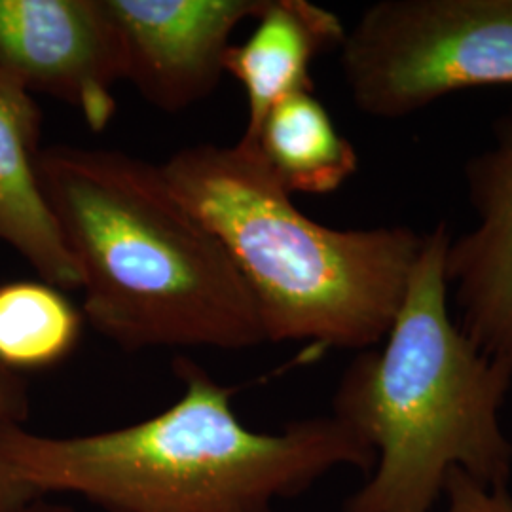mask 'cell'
<instances>
[{"label":"cell","mask_w":512,"mask_h":512,"mask_svg":"<svg viewBox=\"0 0 512 512\" xmlns=\"http://www.w3.org/2000/svg\"><path fill=\"white\" fill-rule=\"evenodd\" d=\"M38 177L80 274L84 317L112 344L234 351L266 342L234 260L162 165L54 145L40 150Z\"/></svg>","instance_id":"obj_1"},{"label":"cell","mask_w":512,"mask_h":512,"mask_svg":"<svg viewBox=\"0 0 512 512\" xmlns=\"http://www.w3.org/2000/svg\"><path fill=\"white\" fill-rule=\"evenodd\" d=\"M173 372L181 399L148 420L78 437L12 425L0 458L38 497L80 495L107 512H274L334 469H374L372 448L332 414L260 433L234 412L232 387L186 357Z\"/></svg>","instance_id":"obj_2"},{"label":"cell","mask_w":512,"mask_h":512,"mask_svg":"<svg viewBox=\"0 0 512 512\" xmlns=\"http://www.w3.org/2000/svg\"><path fill=\"white\" fill-rule=\"evenodd\" d=\"M450 239L446 224L423 236L382 346L351 361L332 397L330 414L376 454L344 512H435L452 469L509 488L512 442L501 408L512 355L482 353L452 321Z\"/></svg>","instance_id":"obj_3"},{"label":"cell","mask_w":512,"mask_h":512,"mask_svg":"<svg viewBox=\"0 0 512 512\" xmlns=\"http://www.w3.org/2000/svg\"><path fill=\"white\" fill-rule=\"evenodd\" d=\"M162 171L234 260L255 296L266 342L361 351L384 342L420 255L418 232L315 222L239 141L183 148Z\"/></svg>","instance_id":"obj_4"},{"label":"cell","mask_w":512,"mask_h":512,"mask_svg":"<svg viewBox=\"0 0 512 512\" xmlns=\"http://www.w3.org/2000/svg\"><path fill=\"white\" fill-rule=\"evenodd\" d=\"M340 65L357 109L384 120L512 86V0H380L346 33Z\"/></svg>","instance_id":"obj_5"},{"label":"cell","mask_w":512,"mask_h":512,"mask_svg":"<svg viewBox=\"0 0 512 512\" xmlns=\"http://www.w3.org/2000/svg\"><path fill=\"white\" fill-rule=\"evenodd\" d=\"M0 73L107 128L124 61L105 0H0Z\"/></svg>","instance_id":"obj_6"},{"label":"cell","mask_w":512,"mask_h":512,"mask_svg":"<svg viewBox=\"0 0 512 512\" xmlns=\"http://www.w3.org/2000/svg\"><path fill=\"white\" fill-rule=\"evenodd\" d=\"M268 0H105L118 33L124 80L154 107L179 112L205 99L224 73L241 21Z\"/></svg>","instance_id":"obj_7"},{"label":"cell","mask_w":512,"mask_h":512,"mask_svg":"<svg viewBox=\"0 0 512 512\" xmlns=\"http://www.w3.org/2000/svg\"><path fill=\"white\" fill-rule=\"evenodd\" d=\"M465 183L476 224L446 253L459 329L486 355H512V107L497 118L490 147L467 162Z\"/></svg>","instance_id":"obj_8"},{"label":"cell","mask_w":512,"mask_h":512,"mask_svg":"<svg viewBox=\"0 0 512 512\" xmlns=\"http://www.w3.org/2000/svg\"><path fill=\"white\" fill-rule=\"evenodd\" d=\"M42 110L33 93L0 73V241L18 251L42 281L80 289L69 253L38 177Z\"/></svg>","instance_id":"obj_9"},{"label":"cell","mask_w":512,"mask_h":512,"mask_svg":"<svg viewBox=\"0 0 512 512\" xmlns=\"http://www.w3.org/2000/svg\"><path fill=\"white\" fill-rule=\"evenodd\" d=\"M255 31L230 44L224 73L234 76L247 95V128L255 133L268 110L294 93L313 92L311 63L340 48L346 29L336 14L308 0H268Z\"/></svg>","instance_id":"obj_10"},{"label":"cell","mask_w":512,"mask_h":512,"mask_svg":"<svg viewBox=\"0 0 512 512\" xmlns=\"http://www.w3.org/2000/svg\"><path fill=\"white\" fill-rule=\"evenodd\" d=\"M239 143L255 150L289 196L330 194L357 171L353 145L334 126L313 92L294 93L268 110L251 137Z\"/></svg>","instance_id":"obj_11"},{"label":"cell","mask_w":512,"mask_h":512,"mask_svg":"<svg viewBox=\"0 0 512 512\" xmlns=\"http://www.w3.org/2000/svg\"><path fill=\"white\" fill-rule=\"evenodd\" d=\"M82 313L46 281L0 285V366L14 372L46 370L73 355Z\"/></svg>","instance_id":"obj_12"},{"label":"cell","mask_w":512,"mask_h":512,"mask_svg":"<svg viewBox=\"0 0 512 512\" xmlns=\"http://www.w3.org/2000/svg\"><path fill=\"white\" fill-rule=\"evenodd\" d=\"M31 412L29 384L23 374L0 366V435L12 425H25ZM44 499L27 488L0 458V512L18 511Z\"/></svg>","instance_id":"obj_13"},{"label":"cell","mask_w":512,"mask_h":512,"mask_svg":"<svg viewBox=\"0 0 512 512\" xmlns=\"http://www.w3.org/2000/svg\"><path fill=\"white\" fill-rule=\"evenodd\" d=\"M442 499V512H512L509 488H488L461 469L446 476Z\"/></svg>","instance_id":"obj_14"},{"label":"cell","mask_w":512,"mask_h":512,"mask_svg":"<svg viewBox=\"0 0 512 512\" xmlns=\"http://www.w3.org/2000/svg\"><path fill=\"white\" fill-rule=\"evenodd\" d=\"M12 512H76L74 509H71L69 505H63V503H52V501H48L46 497L44 499H37V501H33V503H29V505H25V507H21L18 511Z\"/></svg>","instance_id":"obj_15"}]
</instances>
